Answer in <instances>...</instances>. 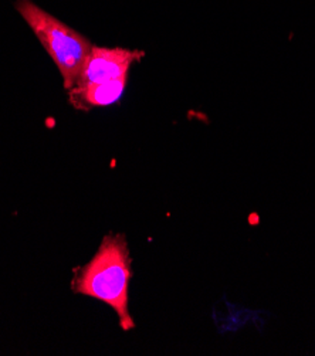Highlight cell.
<instances>
[{"label": "cell", "mask_w": 315, "mask_h": 356, "mask_svg": "<svg viewBox=\"0 0 315 356\" xmlns=\"http://www.w3.org/2000/svg\"><path fill=\"white\" fill-rule=\"evenodd\" d=\"M125 86L127 77L87 86H76L70 90V101L80 110L92 108V106H107L121 98Z\"/></svg>", "instance_id": "obj_4"}, {"label": "cell", "mask_w": 315, "mask_h": 356, "mask_svg": "<svg viewBox=\"0 0 315 356\" xmlns=\"http://www.w3.org/2000/svg\"><path fill=\"white\" fill-rule=\"evenodd\" d=\"M16 8L58 68L64 88L72 90L81 74L92 44L84 35L45 12L30 0H19Z\"/></svg>", "instance_id": "obj_2"}, {"label": "cell", "mask_w": 315, "mask_h": 356, "mask_svg": "<svg viewBox=\"0 0 315 356\" xmlns=\"http://www.w3.org/2000/svg\"><path fill=\"white\" fill-rule=\"evenodd\" d=\"M131 277V257L125 236L108 234L102 238L95 256L76 274L73 290L110 305L120 318L121 328L131 331L135 328L128 309Z\"/></svg>", "instance_id": "obj_1"}, {"label": "cell", "mask_w": 315, "mask_h": 356, "mask_svg": "<svg viewBox=\"0 0 315 356\" xmlns=\"http://www.w3.org/2000/svg\"><path fill=\"white\" fill-rule=\"evenodd\" d=\"M143 56V53L127 49H105L92 46L76 86H87L127 77L132 63Z\"/></svg>", "instance_id": "obj_3"}]
</instances>
